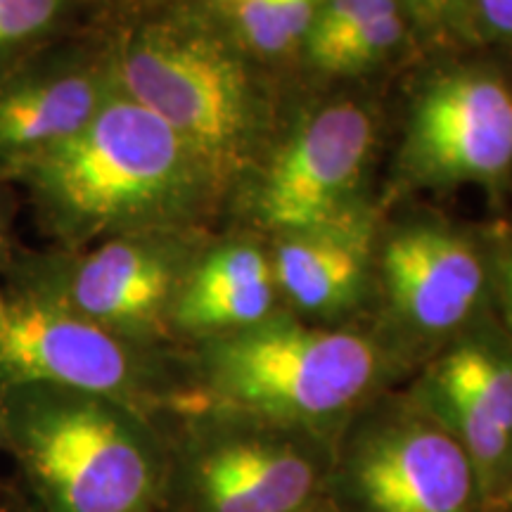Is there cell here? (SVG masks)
Listing matches in <instances>:
<instances>
[{
  "mask_svg": "<svg viewBox=\"0 0 512 512\" xmlns=\"http://www.w3.org/2000/svg\"><path fill=\"white\" fill-rule=\"evenodd\" d=\"M411 8L418 12L420 17L427 19H439L441 15H446L448 10H453L460 0H408Z\"/></svg>",
  "mask_w": 512,
  "mask_h": 512,
  "instance_id": "7402d4cb",
  "label": "cell"
},
{
  "mask_svg": "<svg viewBox=\"0 0 512 512\" xmlns=\"http://www.w3.org/2000/svg\"><path fill=\"white\" fill-rule=\"evenodd\" d=\"M382 268L396 320L420 339L463 328L486 283L475 247L439 228L403 230L384 249Z\"/></svg>",
  "mask_w": 512,
  "mask_h": 512,
  "instance_id": "4fadbf2b",
  "label": "cell"
},
{
  "mask_svg": "<svg viewBox=\"0 0 512 512\" xmlns=\"http://www.w3.org/2000/svg\"><path fill=\"white\" fill-rule=\"evenodd\" d=\"M233 5L249 46L261 53H283L309 36L320 0H235Z\"/></svg>",
  "mask_w": 512,
  "mask_h": 512,
  "instance_id": "2e32d148",
  "label": "cell"
},
{
  "mask_svg": "<svg viewBox=\"0 0 512 512\" xmlns=\"http://www.w3.org/2000/svg\"><path fill=\"white\" fill-rule=\"evenodd\" d=\"M498 297H501V311L505 328L512 339V249L505 254L501 268H498Z\"/></svg>",
  "mask_w": 512,
  "mask_h": 512,
  "instance_id": "44dd1931",
  "label": "cell"
},
{
  "mask_svg": "<svg viewBox=\"0 0 512 512\" xmlns=\"http://www.w3.org/2000/svg\"><path fill=\"white\" fill-rule=\"evenodd\" d=\"M114 86L181 138L207 183L238 169L252 131L242 67L209 31L183 19H150L105 57Z\"/></svg>",
  "mask_w": 512,
  "mask_h": 512,
  "instance_id": "277c9868",
  "label": "cell"
},
{
  "mask_svg": "<svg viewBox=\"0 0 512 512\" xmlns=\"http://www.w3.org/2000/svg\"><path fill=\"white\" fill-rule=\"evenodd\" d=\"M325 503L332 512H486L463 446L415 401L337 434Z\"/></svg>",
  "mask_w": 512,
  "mask_h": 512,
  "instance_id": "5b68a950",
  "label": "cell"
},
{
  "mask_svg": "<svg viewBox=\"0 0 512 512\" xmlns=\"http://www.w3.org/2000/svg\"><path fill=\"white\" fill-rule=\"evenodd\" d=\"M479 19L491 34L512 43V0H475Z\"/></svg>",
  "mask_w": 512,
  "mask_h": 512,
  "instance_id": "ffe728a7",
  "label": "cell"
},
{
  "mask_svg": "<svg viewBox=\"0 0 512 512\" xmlns=\"http://www.w3.org/2000/svg\"><path fill=\"white\" fill-rule=\"evenodd\" d=\"M394 5L399 3L396 0H325L320 3L313 27L306 36L311 60L318 64L358 29L366 27L370 19Z\"/></svg>",
  "mask_w": 512,
  "mask_h": 512,
  "instance_id": "ac0fdd59",
  "label": "cell"
},
{
  "mask_svg": "<svg viewBox=\"0 0 512 512\" xmlns=\"http://www.w3.org/2000/svg\"><path fill=\"white\" fill-rule=\"evenodd\" d=\"M275 287L273 264L259 249L221 247L190 268L176 297L171 323L204 337L252 328L271 318Z\"/></svg>",
  "mask_w": 512,
  "mask_h": 512,
  "instance_id": "5bb4252c",
  "label": "cell"
},
{
  "mask_svg": "<svg viewBox=\"0 0 512 512\" xmlns=\"http://www.w3.org/2000/svg\"><path fill=\"white\" fill-rule=\"evenodd\" d=\"M12 242H10V230H8V216L3 211V200H0V266L10 259Z\"/></svg>",
  "mask_w": 512,
  "mask_h": 512,
  "instance_id": "603a6c76",
  "label": "cell"
},
{
  "mask_svg": "<svg viewBox=\"0 0 512 512\" xmlns=\"http://www.w3.org/2000/svg\"><path fill=\"white\" fill-rule=\"evenodd\" d=\"M19 183L41 226L76 249L105 235L171 230L207 178L164 121L114 86L79 136Z\"/></svg>",
  "mask_w": 512,
  "mask_h": 512,
  "instance_id": "6da1fadb",
  "label": "cell"
},
{
  "mask_svg": "<svg viewBox=\"0 0 512 512\" xmlns=\"http://www.w3.org/2000/svg\"><path fill=\"white\" fill-rule=\"evenodd\" d=\"M169 230L126 233L60 266L38 268L27 285L55 294L76 313L128 342L159 335L188 278Z\"/></svg>",
  "mask_w": 512,
  "mask_h": 512,
  "instance_id": "ba28073f",
  "label": "cell"
},
{
  "mask_svg": "<svg viewBox=\"0 0 512 512\" xmlns=\"http://www.w3.org/2000/svg\"><path fill=\"white\" fill-rule=\"evenodd\" d=\"M415 403L463 446L486 512L512 510V342L458 339L434 361Z\"/></svg>",
  "mask_w": 512,
  "mask_h": 512,
  "instance_id": "9c48e42d",
  "label": "cell"
},
{
  "mask_svg": "<svg viewBox=\"0 0 512 512\" xmlns=\"http://www.w3.org/2000/svg\"><path fill=\"white\" fill-rule=\"evenodd\" d=\"M403 34V19L399 5L384 10L370 19L363 29L349 36L342 46H337L318 62L320 69L335 74H349L368 67L392 50Z\"/></svg>",
  "mask_w": 512,
  "mask_h": 512,
  "instance_id": "d6986e66",
  "label": "cell"
},
{
  "mask_svg": "<svg viewBox=\"0 0 512 512\" xmlns=\"http://www.w3.org/2000/svg\"><path fill=\"white\" fill-rule=\"evenodd\" d=\"M136 342L93 323L55 294L27 285L0 323V389L50 384L138 408L147 373Z\"/></svg>",
  "mask_w": 512,
  "mask_h": 512,
  "instance_id": "52a82bcc",
  "label": "cell"
},
{
  "mask_svg": "<svg viewBox=\"0 0 512 512\" xmlns=\"http://www.w3.org/2000/svg\"><path fill=\"white\" fill-rule=\"evenodd\" d=\"M114 91L107 60L38 48L0 72V183L22 181L79 136Z\"/></svg>",
  "mask_w": 512,
  "mask_h": 512,
  "instance_id": "30bf717a",
  "label": "cell"
},
{
  "mask_svg": "<svg viewBox=\"0 0 512 512\" xmlns=\"http://www.w3.org/2000/svg\"><path fill=\"white\" fill-rule=\"evenodd\" d=\"M226 3H235V0H226Z\"/></svg>",
  "mask_w": 512,
  "mask_h": 512,
  "instance_id": "484cf974",
  "label": "cell"
},
{
  "mask_svg": "<svg viewBox=\"0 0 512 512\" xmlns=\"http://www.w3.org/2000/svg\"><path fill=\"white\" fill-rule=\"evenodd\" d=\"M219 427L192 446V512H313L328 494L332 444L221 408Z\"/></svg>",
  "mask_w": 512,
  "mask_h": 512,
  "instance_id": "8992f818",
  "label": "cell"
},
{
  "mask_svg": "<svg viewBox=\"0 0 512 512\" xmlns=\"http://www.w3.org/2000/svg\"><path fill=\"white\" fill-rule=\"evenodd\" d=\"M5 306H8V302H5V299L0 297V323H3V316H5Z\"/></svg>",
  "mask_w": 512,
  "mask_h": 512,
  "instance_id": "d4e9b609",
  "label": "cell"
},
{
  "mask_svg": "<svg viewBox=\"0 0 512 512\" xmlns=\"http://www.w3.org/2000/svg\"><path fill=\"white\" fill-rule=\"evenodd\" d=\"M204 377L219 408L313 434L335 446L339 425L382 375V351L347 328L266 318L207 337Z\"/></svg>",
  "mask_w": 512,
  "mask_h": 512,
  "instance_id": "3957f363",
  "label": "cell"
},
{
  "mask_svg": "<svg viewBox=\"0 0 512 512\" xmlns=\"http://www.w3.org/2000/svg\"><path fill=\"white\" fill-rule=\"evenodd\" d=\"M5 444V434H3V411H0V446Z\"/></svg>",
  "mask_w": 512,
  "mask_h": 512,
  "instance_id": "cb8c5ba5",
  "label": "cell"
},
{
  "mask_svg": "<svg viewBox=\"0 0 512 512\" xmlns=\"http://www.w3.org/2000/svg\"><path fill=\"white\" fill-rule=\"evenodd\" d=\"M368 238L354 223L290 233L275 254V285L299 311L337 316L358 302L366 275Z\"/></svg>",
  "mask_w": 512,
  "mask_h": 512,
  "instance_id": "9a60e30c",
  "label": "cell"
},
{
  "mask_svg": "<svg viewBox=\"0 0 512 512\" xmlns=\"http://www.w3.org/2000/svg\"><path fill=\"white\" fill-rule=\"evenodd\" d=\"M67 5L69 0H0V72L46 46Z\"/></svg>",
  "mask_w": 512,
  "mask_h": 512,
  "instance_id": "e0dca14e",
  "label": "cell"
},
{
  "mask_svg": "<svg viewBox=\"0 0 512 512\" xmlns=\"http://www.w3.org/2000/svg\"><path fill=\"white\" fill-rule=\"evenodd\" d=\"M375 126L354 102H339L306 121L275 157L259 190L266 226L302 233L335 221L373 150Z\"/></svg>",
  "mask_w": 512,
  "mask_h": 512,
  "instance_id": "8fae6325",
  "label": "cell"
},
{
  "mask_svg": "<svg viewBox=\"0 0 512 512\" xmlns=\"http://www.w3.org/2000/svg\"><path fill=\"white\" fill-rule=\"evenodd\" d=\"M411 155L441 181H496L512 166V86L489 72H458L422 95Z\"/></svg>",
  "mask_w": 512,
  "mask_h": 512,
  "instance_id": "7c38bea8",
  "label": "cell"
},
{
  "mask_svg": "<svg viewBox=\"0 0 512 512\" xmlns=\"http://www.w3.org/2000/svg\"><path fill=\"white\" fill-rule=\"evenodd\" d=\"M5 444L46 512H155L169 460L138 408L110 396L0 389Z\"/></svg>",
  "mask_w": 512,
  "mask_h": 512,
  "instance_id": "7a4b0ae2",
  "label": "cell"
}]
</instances>
